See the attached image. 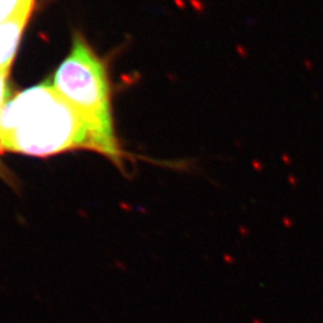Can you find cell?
I'll list each match as a JSON object with an SVG mask.
<instances>
[{
  "instance_id": "6da1fadb",
  "label": "cell",
  "mask_w": 323,
  "mask_h": 323,
  "mask_svg": "<svg viewBox=\"0 0 323 323\" xmlns=\"http://www.w3.org/2000/svg\"><path fill=\"white\" fill-rule=\"evenodd\" d=\"M0 148L34 157L94 151L84 120L52 83L28 88L6 101L0 117Z\"/></svg>"
},
{
  "instance_id": "5b68a950",
  "label": "cell",
  "mask_w": 323,
  "mask_h": 323,
  "mask_svg": "<svg viewBox=\"0 0 323 323\" xmlns=\"http://www.w3.org/2000/svg\"><path fill=\"white\" fill-rule=\"evenodd\" d=\"M6 78H7V73L0 72V117H1L2 109L5 107V103H6V95H7V82H6Z\"/></svg>"
},
{
  "instance_id": "3957f363",
  "label": "cell",
  "mask_w": 323,
  "mask_h": 323,
  "mask_svg": "<svg viewBox=\"0 0 323 323\" xmlns=\"http://www.w3.org/2000/svg\"><path fill=\"white\" fill-rule=\"evenodd\" d=\"M31 11H22L0 24V72L8 74Z\"/></svg>"
},
{
  "instance_id": "277c9868",
  "label": "cell",
  "mask_w": 323,
  "mask_h": 323,
  "mask_svg": "<svg viewBox=\"0 0 323 323\" xmlns=\"http://www.w3.org/2000/svg\"><path fill=\"white\" fill-rule=\"evenodd\" d=\"M34 7V0H0V24L22 11Z\"/></svg>"
},
{
  "instance_id": "7a4b0ae2",
  "label": "cell",
  "mask_w": 323,
  "mask_h": 323,
  "mask_svg": "<svg viewBox=\"0 0 323 323\" xmlns=\"http://www.w3.org/2000/svg\"><path fill=\"white\" fill-rule=\"evenodd\" d=\"M52 85L82 116L88 126L94 151L122 168L124 152L118 142L107 65L80 34L55 71Z\"/></svg>"
}]
</instances>
